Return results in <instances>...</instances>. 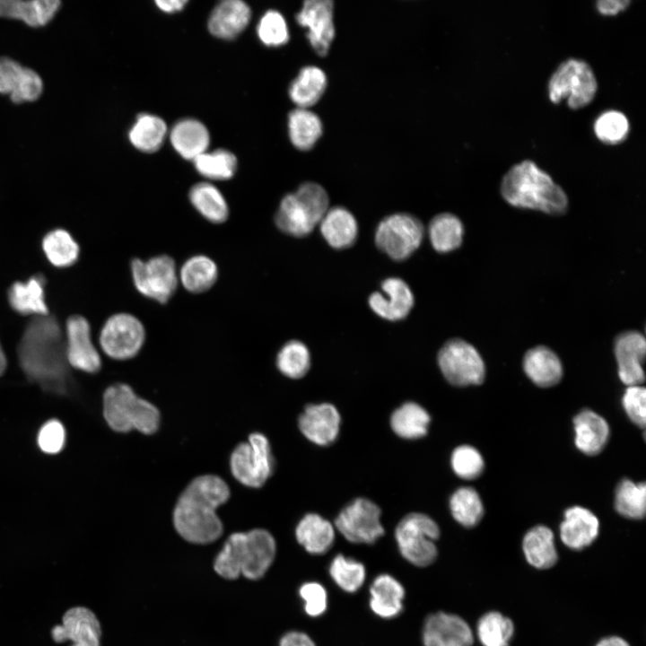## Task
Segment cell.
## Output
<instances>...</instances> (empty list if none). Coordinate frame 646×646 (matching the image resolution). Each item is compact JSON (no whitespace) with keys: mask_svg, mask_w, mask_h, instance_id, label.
Listing matches in <instances>:
<instances>
[{"mask_svg":"<svg viewBox=\"0 0 646 646\" xmlns=\"http://www.w3.org/2000/svg\"><path fill=\"white\" fill-rule=\"evenodd\" d=\"M451 467L458 476L470 480L481 475L484 464L478 450L469 445H462L452 452Z\"/></svg>","mask_w":646,"mask_h":646,"instance_id":"f907efd6","label":"cell"},{"mask_svg":"<svg viewBox=\"0 0 646 646\" xmlns=\"http://www.w3.org/2000/svg\"><path fill=\"white\" fill-rule=\"evenodd\" d=\"M523 552L529 564L537 569H548L557 562L554 534L546 526H536L523 538Z\"/></svg>","mask_w":646,"mask_h":646,"instance_id":"8d00e7d4","label":"cell"},{"mask_svg":"<svg viewBox=\"0 0 646 646\" xmlns=\"http://www.w3.org/2000/svg\"><path fill=\"white\" fill-rule=\"evenodd\" d=\"M146 330L142 320L129 312H118L103 323L99 334L101 351L118 361L132 359L142 350Z\"/></svg>","mask_w":646,"mask_h":646,"instance_id":"9c48e42d","label":"cell"},{"mask_svg":"<svg viewBox=\"0 0 646 646\" xmlns=\"http://www.w3.org/2000/svg\"><path fill=\"white\" fill-rule=\"evenodd\" d=\"M279 646H316V644L307 633L292 631L282 637Z\"/></svg>","mask_w":646,"mask_h":646,"instance_id":"11a10c76","label":"cell"},{"mask_svg":"<svg viewBox=\"0 0 646 646\" xmlns=\"http://www.w3.org/2000/svg\"><path fill=\"white\" fill-rule=\"evenodd\" d=\"M325 214V210L313 197L296 190L282 198L275 215V223L288 235L304 237L313 231Z\"/></svg>","mask_w":646,"mask_h":646,"instance_id":"5bb4252c","label":"cell"},{"mask_svg":"<svg viewBox=\"0 0 646 646\" xmlns=\"http://www.w3.org/2000/svg\"><path fill=\"white\" fill-rule=\"evenodd\" d=\"M500 189L503 199L515 207L552 215L563 214L568 208L562 187L531 160L511 166L502 177Z\"/></svg>","mask_w":646,"mask_h":646,"instance_id":"3957f363","label":"cell"},{"mask_svg":"<svg viewBox=\"0 0 646 646\" xmlns=\"http://www.w3.org/2000/svg\"><path fill=\"white\" fill-rule=\"evenodd\" d=\"M50 634L57 643L70 641V646H100V624L95 614L85 607L66 610L62 623L55 625Z\"/></svg>","mask_w":646,"mask_h":646,"instance_id":"e0dca14e","label":"cell"},{"mask_svg":"<svg viewBox=\"0 0 646 646\" xmlns=\"http://www.w3.org/2000/svg\"><path fill=\"white\" fill-rule=\"evenodd\" d=\"M41 247L48 261L54 266L64 268L74 265L80 253L78 243L66 230L54 229L42 239Z\"/></svg>","mask_w":646,"mask_h":646,"instance_id":"f35d334b","label":"cell"},{"mask_svg":"<svg viewBox=\"0 0 646 646\" xmlns=\"http://www.w3.org/2000/svg\"><path fill=\"white\" fill-rule=\"evenodd\" d=\"M250 16V8L243 1L225 0L219 3L212 11L208 20V29L215 37L231 39L247 27Z\"/></svg>","mask_w":646,"mask_h":646,"instance_id":"cb8c5ba5","label":"cell"},{"mask_svg":"<svg viewBox=\"0 0 646 646\" xmlns=\"http://www.w3.org/2000/svg\"><path fill=\"white\" fill-rule=\"evenodd\" d=\"M383 292H373L369 297V305L382 319L396 321L406 318L413 305L414 295L405 281L397 277L385 279L381 283Z\"/></svg>","mask_w":646,"mask_h":646,"instance_id":"44dd1931","label":"cell"},{"mask_svg":"<svg viewBox=\"0 0 646 646\" xmlns=\"http://www.w3.org/2000/svg\"><path fill=\"white\" fill-rule=\"evenodd\" d=\"M134 287L144 297L166 304L175 294L179 283V270L173 258L167 254L153 256L146 260L135 258L130 263Z\"/></svg>","mask_w":646,"mask_h":646,"instance_id":"ba28073f","label":"cell"},{"mask_svg":"<svg viewBox=\"0 0 646 646\" xmlns=\"http://www.w3.org/2000/svg\"><path fill=\"white\" fill-rule=\"evenodd\" d=\"M645 388L642 386H630L623 396V406L629 418L638 426L646 423Z\"/></svg>","mask_w":646,"mask_h":646,"instance_id":"db71d44e","label":"cell"},{"mask_svg":"<svg viewBox=\"0 0 646 646\" xmlns=\"http://www.w3.org/2000/svg\"><path fill=\"white\" fill-rule=\"evenodd\" d=\"M646 354L644 336L635 330L619 334L615 340V354L618 364V375L623 383L640 386L644 382L642 364Z\"/></svg>","mask_w":646,"mask_h":646,"instance_id":"ffe728a7","label":"cell"},{"mask_svg":"<svg viewBox=\"0 0 646 646\" xmlns=\"http://www.w3.org/2000/svg\"><path fill=\"white\" fill-rule=\"evenodd\" d=\"M430 421V415L423 406L406 402L393 412L390 425L401 438L418 439L427 433Z\"/></svg>","mask_w":646,"mask_h":646,"instance_id":"74e56055","label":"cell"},{"mask_svg":"<svg viewBox=\"0 0 646 646\" xmlns=\"http://www.w3.org/2000/svg\"><path fill=\"white\" fill-rule=\"evenodd\" d=\"M45 283L46 280L41 275H35L25 282L13 283L7 292L12 309L21 315H48Z\"/></svg>","mask_w":646,"mask_h":646,"instance_id":"d4e9b609","label":"cell"},{"mask_svg":"<svg viewBox=\"0 0 646 646\" xmlns=\"http://www.w3.org/2000/svg\"><path fill=\"white\" fill-rule=\"evenodd\" d=\"M440 537L437 523L423 513L413 512L398 522L395 537L401 555L417 567L432 564L438 554L435 541Z\"/></svg>","mask_w":646,"mask_h":646,"instance_id":"52a82bcc","label":"cell"},{"mask_svg":"<svg viewBox=\"0 0 646 646\" xmlns=\"http://www.w3.org/2000/svg\"><path fill=\"white\" fill-rule=\"evenodd\" d=\"M599 522L588 509L580 506L569 508L560 527L563 544L574 550L589 546L598 537Z\"/></svg>","mask_w":646,"mask_h":646,"instance_id":"603a6c76","label":"cell"},{"mask_svg":"<svg viewBox=\"0 0 646 646\" xmlns=\"http://www.w3.org/2000/svg\"><path fill=\"white\" fill-rule=\"evenodd\" d=\"M405 589L392 575H378L370 587V607L381 618H394L403 610Z\"/></svg>","mask_w":646,"mask_h":646,"instance_id":"484cf974","label":"cell"},{"mask_svg":"<svg viewBox=\"0 0 646 646\" xmlns=\"http://www.w3.org/2000/svg\"><path fill=\"white\" fill-rule=\"evenodd\" d=\"M629 127L626 116L615 109L601 113L594 123L596 136L601 142L608 144L623 142L628 135Z\"/></svg>","mask_w":646,"mask_h":646,"instance_id":"c3c4849f","label":"cell"},{"mask_svg":"<svg viewBox=\"0 0 646 646\" xmlns=\"http://www.w3.org/2000/svg\"><path fill=\"white\" fill-rule=\"evenodd\" d=\"M340 415L329 403L308 405L299 417L301 433L311 442L327 446L336 441L340 426Z\"/></svg>","mask_w":646,"mask_h":646,"instance_id":"7402d4cb","label":"cell"},{"mask_svg":"<svg viewBox=\"0 0 646 646\" xmlns=\"http://www.w3.org/2000/svg\"><path fill=\"white\" fill-rule=\"evenodd\" d=\"M216 262L204 254L187 258L179 269V283L188 292L199 294L209 291L217 282Z\"/></svg>","mask_w":646,"mask_h":646,"instance_id":"4316f807","label":"cell"},{"mask_svg":"<svg viewBox=\"0 0 646 646\" xmlns=\"http://www.w3.org/2000/svg\"><path fill=\"white\" fill-rule=\"evenodd\" d=\"M166 134L167 126L163 119L151 114H141L130 129L129 140L136 149L153 153L162 146Z\"/></svg>","mask_w":646,"mask_h":646,"instance_id":"ab89813d","label":"cell"},{"mask_svg":"<svg viewBox=\"0 0 646 646\" xmlns=\"http://www.w3.org/2000/svg\"><path fill=\"white\" fill-rule=\"evenodd\" d=\"M196 170L205 178L215 180L231 179L237 169V159L224 149L205 152L193 160Z\"/></svg>","mask_w":646,"mask_h":646,"instance_id":"7bdbcfd3","label":"cell"},{"mask_svg":"<svg viewBox=\"0 0 646 646\" xmlns=\"http://www.w3.org/2000/svg\"><path fill=\"white\" fill-rule=\"evenodd\" d=\"M103 416L115 432L132 430L153 434L159 427L160 413L152 403L135 395L125 383H116L103 393Z\"/></svg>","mask_w":646,"mask_h":646,"instance_id":"5b68a950","label":"cell"},{"mask_svg":"<svg viewBox=\"0 0 646 646\" xmlns=\"http://www.w3.org/2000/svg\"><path fill=\"white\" fill-rule=\"evenodd\" d=\"M327 85V77L323 69L314 65H305L290 83L289 97L296 108L310 109L321 99Z\"/></svg>","mask_w":646,"mask_h":646,"instance_id":"f1b7e54d","label":"cell"},{"mask_svg":"<svg viewBox=\"0 0 646 646\" xmlns=\"http://www.w3.org/2000/svg\"><path fill=\"white\" fill-rule=\"evenodd\" d=\"M630 4V0H600L596 3V7L603 15H615L624 11Z\"/></svg>","mask_w":646,"mask_h":646,"instance_id":"9f6ffc18","label":"cell"},{"mask_svg":"<svg viewBox=\"0 0 646 646\" xmlns=\"http://www.w3.org/2000/svg\"><path fill=\"white\" fill-rule=\"evenodd\" d=\"M424 229L420 220L409 214L385 217L375 233L377 247L395 260H404L422 243Z\"/></svg>","mask_w":646,"mask_h":646,"instance_id":"8fae6325","label":"cell"},{"mask_svg":"<svg viewBox=\"0 0 646 646\" xmlns=\"http://www.w3.org/2000/svg\"><path fill=\"white\" fill-rule=\"evenodd\" d=\"M37 442L44 453L60 452L65 442V430L62 423L57 419L46 422L39 429Z\"/></svg>","mask_w":646,"mask_h":646,"instance_id":"816d5d0a","label":"cell"},{"mask_svg":"<svg viewBox=\"0 0 646 646\" xmlns=\"http://www.w3.org/2000/svg\"><path fill=\"white\" fill-rule=\"evenodd\" d=\"M159 9L165 13H175L181 10L187 4L185 0H169V1H156L155 2Z\"/></svg>","mask_w":646,"mask_h":646,"instance_id":"6f0895ef","label":"cell"},{"mask_svg":"<svg viewBox=\"0 0 646 646\" xmlns=\"http://www.w3.org/2000/svg\"><path fill=\"white\" fill-rule=\"evenodd\" d=\"M24 373L44 388H64L67 377L65 337L55 317L36 316L25 327L17 349Z\"/></svg>","mask_w":646,"mask_h":646,"instance_id":"7a4b0ae2","label":"cell"},{"mask_svg":"<svg viewBox=\"0 0 646 646\" xmlns=\"http://www.w3.org/2000/svg\"><path fill=\"white\" fill-rule=\"evenodd\" d=\"M513 633L512 621L499 612L486 613L477 624V636L483 646H509Z\"/></svg>","mask_w":646,"mask_h":646,"instance_id":"f6af8a7d","label":"cell"},{"mask_svg":"<svg viewBox=\"0 0 646 646\" xmlns=\"http://www.w3.org/2000/svg\"><path fill=\"white\" fill-rule=\"evenodd\" d=\"M173 148L183 158L194 160L206 152L210 143L205 126L196 119L185 118L177 122L170 134Z\"/></svg>","mask_w":646,"mask_h":646,"instance_id":"f546056e","label":"cell"},{"mask_svg":"<svg viewBox=\"0 0 646 646\" xmlns=\"http://www.w3.org/2000/svg\"><path fill=\"white\" fill-rule=\"evenodd\" d=\"M58 0H0V17L18 19L31 27L49 22L59 10Z\"/></svg>","mask_w":646,"mask_h":646,"instance_id":"4dcf8cb0","label":"cell"},{"mask_svg":"<svg viewBox=\"0 0 646 646\" xmlns=\"http://www.w3.org/2000/svg\"><path fill=\"white\" fill-rule=\"evenodd\" d=\"M299 595L304 601V610L308 615L317 617L324 614L327 607V594L320 583H303L299 589Z\"/></svg>","mask_w":646,"mask_h":646,"instance_id":"f5cc1de1","label":"cell"},{"mask_svg":"<svg viewBox=\"0 0 646 646\" xmlns=\"http://www.w3.org/2000/svg\"><path fill=\"white\" fill-rule=\"evenodd\" d=\"M65 358L68 365L87 373L101 368V359L92 342L89 321L81 315H72L65 322Z\"/></svg>","mask_w":646,"mask_h":646,"instance_id":"2e32d148","label":"cell"},{"mask_svg":"<svg viewBox=\"0 0 646 646\" xmlns=\"http://www.w3.org/2000/svg\"><path fill=\"white\" fill-rule=\"evenodd\" d=\"M310 356L308 347L298 340L285 343L276 355L278 370L291 379H300L309 371Z\"/></svg>","mask_w":646,"mask_h":646,"instance_id":"7dc6e473","label":"cell"},{"mask_svg":"<svg viewBox=\"0 0 646 646\" xmlns=\"http://www.w3.org/2000/svg\"><path fill=\"white\" fill-rule=\"evenodd\" d=\"M259 39L268 47H280L288 42L290 34L284 15L276 10H268L261 17L258 28Z\"/></svg>","mask_w":646,"mask_h":646,"instance_id":"681fc988","label":"cell"},{"mask_svg":"<svg viewBox=\"0 0 646 646\" xmlns=\"http://www.w3.org/2000/svg\"><path fill=\"white\" fill-rule=\"evenodd\" d=\"M6 367H7L6 355L2 347V345L0 343V376H2L4 373Z\"/></svg>","mask_w":646,"mask_h":646,"instance_id":"91938a15","label":"cell"},{"mask_svg":"<svg viewBox=\"0 0 646 646\" xmlns=\"http://www.w3.org/2000/svg\"><path fill=\"white\" fill-rule=\"evenodd\" d=\"M438 363L447 380L456 386L478 385L484 381V363L469 343L453 338L438 354Z\"/></svg>","mask_w":646,"mask_h":646,"instance_id":"7c38bea8","label":"cell"},{"mask_svg":"<svg viewBox=\"0 0 646 646\" xmlns=\"http://www.w3.org/2000/svg\"><path fill=\"white\" fill-rule=\"evenodd\" d=\"M380 509L366 498H357L345 507L335 520L338 531L349 542L372 544L384 534Z\"/></svg>","mask_w":646,"mask_h":646,"instance_id":"4fadbf2b","label":"cell"},{"mask_svg":"<svg viewBox=\"0 0 646 646\" xmlns=\"http://www.w3.org/2000/svg\"><path fill=\"white\" fill-rule=\"evenodd\" d=\"M288 134L296 149L309 151L323 134L322 120L310 109L296 108L288 114Z\"/></svg>","mask_w":646,"mask_h":646,"instance_id":"d590c367","label":"cell"},{"mask_svg":"<svg viewBox=\"0 0 646 646\" xmlns=\"http://www.w3.org/2000/svg\"><path fill=\"white\" fill-rule=\"evenodd\" d=\"M329 574L341 589L354 593L363 585L366 570L362 563L343 554H337L330 563Z\"/></svg>","mask_w":646,"mask_h":646,"instance_id":"bcb514c9","label":"cell"},{"mask_svg":"<svg viewBox=\"0 0 646 646\" xmlns=\"http://www.w3.org/2000/svg\"><path fill=\"white\" fill-rule=\"evenodd\" d=\"M575 444L587 455H596L605 447L609 427L606 420L590 410H583L574 420Z\"/></svg>","mask_w":646,"mask_h":646,"instance_id":"d6a6232c","label":"cell"},{"mask_svg":"<svg viewBox=\"0 0 646 646\" xmlns=\"http://www.w3.org/2000/svg\"><path fill=\"white\" fill-rule=\"evenodd\" d=\"M423 646H471L473 633L460 616L437 612L430 615L423 628Z\"/></svg>","mask_w":646,"mask_h":646,"instance_id":"d6986e66","label":"cell"},{"mask_svg":"<svg viewBox=\"0 0 646 646\" xmlns=\"http://www.w3.org/2000/svg\"><path fill=\"white\" fill-rule=\"evenodd\" d=\"M275 552V540L266 529L232 533L214 560V571L228 580L240 575L258 580L273 563Z\"/></svg>","mask_w":646,"mask_h":646,"instance_id":"277c9868","label":"cell"},{"mask_svg":"<svg viewBox=\"0 0 646 646\" xmlns=\"http://www.w3.org/2000/svg\"><path fill=\"white\" fill-rule=\"evenodd\" d=\"M297 23L307 29L306 38L317 55L326 57L336 36L334 2L307 0L296 13Z\"/></svg>","mask_w":646,"mask_h":646,"instance_id":"9a60e30c","label":"cell"},{"mask_svg":"<svg viewBox=\"0 0 646 646\" xmlns=\"http://www.w3.org/2000/svg\"><path fill=\"white\" fill-rule=\"evenodd\" d=\"M43 92V82L34 70L19 62L0 57V93L8 94L13 103L34 101Z\"/></svg>","mask_w":646,"mask_h":646,"instance_id":"ac0fdd59","label":"cell"},{"mask_svg":"<svg viewBox=\"0 0 646 646\" xmlns=\"http://www.w3.org/2000/svg\"><path fill=\"white\" fill-rule=\"evenodd\" d=\"M523 369L535 384L543 388L555 385L563 375V366L559 357L544 345H537L526 353Z\"/></svg>","mask_w":646,"mask_h":646,"instance_id":"83f0119b","label":"cell"},{"mask_svg":"<svg viewBox=\"0 0 646 646\" xmlns=\"http://www.w3.org/2000/svg\"><path fill=\"white\" fill-rule=\"evenodd\" d=\"M232 476L240 484L261 487L273 474L274 458L267 438L259 432L251 433L247 442L240 443L230 459Z\"/></svg>","mask_w":646,"mask_h":646,"instance_id":"30bf717a","label":"cell"},{"mask_svg":"<svg viewBox=\"0 0 646 646\" xmlns=\"http://www.w3.org/2000/svg\"><path fill=\"white\" fill-rule=\"evenodd\" d=\"M615 507L624 517L640 519L646 511V485L644 482L633 483L624 479L615 492Z\"/></svg>","mask_w":646,"mask_h":646,"instance_id":"b9f144b4","label":"cell"},{"mask_svg":"<svg viewBox=\"0 0 646 646\" xmlns=\"http://www.w3.org/2000/svg\"><path fill=\"white\" fill-rule=\"evenodd\" d=\"M450 508L453 518L467 528L478 524L484 514L482 501L471 487H461L455 491L450 500Z\"/></svg>","mask_w":646,"mask_h":646,"instance_id":"ee69618b","label":"cell"},{"mask_svg":"<svg viewBox=\"0 0 646 646\" xmlns=\"http://www.w3.org/2000/svg\"><path fill=\"white\" fill-rule=\"evenodd\" d=\"M596 646H630L628 642L621 637L610 636L600 640Z\"/></svg>","mask_w":646,"mask_h":646,"instance_id":"680465c9","label":"cell"},{"mask_svg":"<svg viewBox=\"0 0 646 646\" xmlns=\"http://www.w3.org/2000/svg\"><path fill=\"white\" fill-rule=\"evenodd\" d=\"M188 198L193 207L207 222L222 224L228 220V203L214 185L209 182L195 184L189 190Z\"/></svg>","mask_w":646,"mask_h":646,"instance_id":"e575fe53","label":"cell"},{"mask_svg":"<svg viewBox=\"0 0 646 646\" xmlns=\"http://www.w3.org/2000/svg\"><path fill=\"white\" fill-rule=\"evenodd\" d=\"M319 229L326 241L337 249L353 245L358 234L356 219L350 211L341 206L327 210L319 223Z\"/></svg>","mask_w":646,"mask_h":646,"instance_id":"1f68e13d","label":"cell"},{"mask_svg":"<svg viewBox=\"0 0 646 646\" xmlns=\"http://www.w3.org/2000/svg\"><path fill=\"white\" fill-rule=\"evenodd\" d=\"M296 539L304 549L312 554H326L335 540L333 525L316 513L305 515L295 529Z\"/></svg>","mask_w":646,"mask_h":646,"instance_id":"836d02e7","label":"cell"},{"mask_svg":"<svg viewBox=\"0 0 646 646\" xmlns=\"http://www.w3.org/2000/svg\"><path fill=\"white\" fill-rule=\"evenodd\" d=\"M229 497V486L220 476L204 475L196 477L180 494L174 508L175 529L191 543L215 541L223 533L216 510Z\"/></svg>","mask_w":646,"mask_h":646,"instance_id":"6da1fadb","label":"cell"},{"mask_svg":"<svg viewBox=\"0 0 646 646\" xmlns=\"http://www.w3.org/2000/svg\"><path fill=\"white\" fill-rule=\"evenodd\" d=\"M597 90V79L589 64L574 57L562 62L548 81L550 100L557 104L566 98L568 106L572 109L590 103Z\"/></svg>","mask_w":646,"mask_h":646,"instance_id":"8992f818","label":"cell"},{"mask_svg":"<svg viewBox=\"0 0 646 646\" xmlns=\"http://www.w3.org/2000/svg\"><path fill=\"white\" fill-rule=\"evenodd\" d=\"M428 231L431 243L438 252L452 251L462 242L463 224L455 214L443 213L434 216Z\"/></svg>","mask_w":646,"mask_h":646,"instance_id":"60d3db41","label":"cell"}]
</instances>
